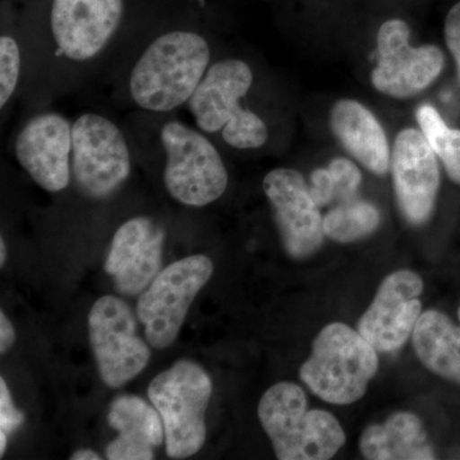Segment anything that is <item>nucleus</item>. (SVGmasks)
I'll return each instance as SVG.
<instances>
[{
    "label": "nucleus",
    "mask_w": 460,
    "mask_h": 460,
    "mask_svg": "<svg viewBox=\"0 0 460 460\" xmlns=\"http://www.w3.org/2000/svg\"><path fill=\"white\" fill-rule=\"evenodd\" d=\"M377 350L361 332L334 323L314 339L313 354L299 377L308 389L332 404H352L366 394L378 368Z\"/></svg>",
    "instance_id": "obj_3"
},
{
    "label": "nucleus",
    "mask_w": 460,
    "mask_h": 460,
    "mask_svg": "<svg viewBox=\"0 0 460 460\" xmlns=\"http://www.w3.org/2000/svg\"><path fill=\"white\" fill-rule=\"evenodd\" d=\"M5 257H7V247H5L4 239H0V265H4Z\"/></svg>",
    "instance_id": "obj_31"
},
{
    "label": "nucleus",
    "mask_w": 460,
    "mask_h": 460,
    "mask_svg": "<svg viewBox=\"0 0 460 460\" xmlns=\"http://www.w3.org/2000/svg\"><path fill=\"white\" fill-rule=\"evenodd\" d=\"M259 419L280 460H328L345 444L339 420L329 411L308 410L296 384L271 386L260 401Z\"/></svg>",
    "instance_id": "obj_2"
},
{
    "label": "nucleus",
    "mask_w": 460,
    "mask_h": 460,
    "mask_svg": "<svg viewBox=\"0 0 460 460\" xmlns=\"http://www.w3.org/2000/svg\"><path fill=\"white\" fill-rule=\"evenodd\" d=\"M102 456L98 453L93 452L90 449H80L74 453L71 460H100Z\"/></svg>",
    "instance_id": "obj_30"
},
{
    "label": "nucleus",
    "mask_w": 460,
    "mask_h": 460,
    "mask_svg": "<svg viewBox=\"0 0 460 460\" xmlns=\"http://www.w3.org/2000/svg\"><path fill=\"white\" fill-rule=\"evenodd\" d=\"M164 242V229L150 217H132L118 228L105 261L118 292L137 296L147 289L162 269Z\"/></svg>",
    "instance_id": "obj_15"
},
{
    "label": "nucleus",
    "mask_w": 460,
    "mask_h": 460,
    "mask_svg": "<svg viewBox=\"0 0 460 460\" xmlns=\"http://www.w3.org/2000/svg\"><path fill=\"white\" fill-rule=\"evenodd\" d=\"M328 169L334 183V201L341 204L357 199V192L362 181L359 169L350 160L343 157L332 160Z\"/></svg>",
    "instance_id": "obj_25"
},
{
    "label": "nucleus",
    "mask_w": 460,
    "mask_h": 460,
    "mask_svg": "<svg viewBox=\"0 0 460 460\" xmlns=\"http://www.w3.org/2000/svg\"><path fill=\"white\" fill-rule=\"evenodd\" d=\"M262 187L288 255L305 260L316 253L325 237L323 217L304 175L295 169H274L266 174Z\"/></svg>",
    "instance_id": "obj_10"
},
{
    "label": "nucleus",
    "mask_w": 460,
    "mask_h": 460,
    "mask_svg": "<svg viewBox=\"0 0 460 460\" xmlns=\"http://www.w3.org/2000/svg\"><path fill=\"white\" fill-rule=\"evenodd\" d=\"M72 126L62 114L42 113L27 120L18 132L17 162L48 192H60L71 181Z\"/></svg>",
    "instance_id": "obj_13"
},
{
    "label": "nucleus",
    "mask_w": 460,
    "mask_h": 460,
    "mask_svg": "<svg viewBox=\"0 0 460 460\" xmlns=\"http://www.w3.org/2000/svg\"><path fill=\"white\" fill-rule=\"evenodd\" d=\"M359 447L370 460H429L435 452L419 417L398 411L383 425H371L363 431Z\"/></svg>",
    "instance_id": "obj_19"
},
{
    "label": "nucleus",
    "mask_w": 460,
    "mask_h": 460,
    "mask_svg": "<svg viewBox=\"0 0 460 460\" xmlns=\"http://www.w3.org/2000/svg\"><path fill=\"white\" fill-rule=\"evenodd\" d=\"M445 40L458 65L460 74V2L450 9L445 20Z\"/></svg>",
    "instance_id": "obj_28"
},
{
    "label": "nucleus",
    "mask_w": 460,
    "mask_h": 460,
    "mask_svg": "<svg viewBox=\"0 0 460 460\" xmlns=\"http://www.w3.org/2000/svg\"><path fill=\"white\" fill-rule=\"evenodd\" d=\"M459 320H460V308H459Z\"/></svg>",
    "instance_id": "obj_33"
},
{
    "label": "nucleus",
    "mask_w": 460,
    "mask_h": 460,
    "mask_svg": "<svg viewBox=\"0 0 460 460\" xmlns=\"http://www.w3.org/2000/svg\"><path fill=\"white\" fill-rule=\"evenodd\" d=\"M8 443V435L3 434L0 432V456H3V454L5 452V447H7Z\"/></svg>",
    "instance_id": "obj_32"
},
{
    "label": "nucleus",
    "mask_w": 460,
    "mask_h": 460,
    "mask_svg": "<svg viewBox=\"0 0 460 460\" xmlns=\"http://www.w3.org/2000/svg\"><path fill=\"white\" fill-rule=\"evenodd\" d=\"M213 272V262L208 256H189L160 271L141 293L137 316L151 347L165 349L174 343L193 299Z\"/></svg>",
    "instance_id": "obj_6"
},
{
    "label": "nucleus",
    "mask_w": 460,
    "mask_h": 460,
    "mask_svg": "<svg viewBox=\"0 0 460 460\" xmlns=\"http://www.w3.org/2000/svg\"><path fill=\"white\" fill-rule=\"evenodd\" d=\"M410 33L402 20L386 21L377 33L378 65L372 72V84L394 98L416 95L443 71V51L434 45L411 47Z\"/></svg>",
    "instance_id": "obj_9"
},
{
    "label": "nucleus",
    "mask_w": 460,
    "mask_h": 460,
    "mask_svg": "<svg viewBox=\"0 0 460 460\" xmlns=\"http://www.w3.org/2000/svg\"><path fill=\"white\" fill-rule=\"evenodd\" d=\"M131 308L122 299L104 296L89 314V338L100 377L117 389L146 367L151 352L137 335Z\"/></svg>",
    "instance_id": "obj_8"
},
{
    "label": "nucleus",
    "mask_w": 460,
    "mask_h": 460,
    "mask_svg": "<svg viewBox=\"0 0 460 460\" xmlns=\"http://www.w3.org/2000/svg\"><path fill=\"white\" fill-rule=\"evenodd\" d=\"M411 335L420 361L460 385V328L444 314L429 310L420 314Z\"/></svg>",
    "instance_id": "obj_20"
},
{
    "label": "nucleus",
    "mask_w": 460,
    "mask_h": 460,
    "mask_svg": "<svg viewBox=\"0 0 460 460\" xmlns=\"http://www.w3.org/2000/svg\"><path fill=\"white\" fill-rule=\"evenodd\" d=\"M25 422V414L14 407L11 393L4 378H0V432L7 434L16 431Z\"/></svg>",
    "instance_id": "obj_26"
},
{
    "label": "nucleus",
    "mask_w": 460,
    "mask_h": 460,
    "mask_svg": "<svg viewBox=\"0 0 460 460\" xmlns=\"http://www.w3.org/2000/svg\"><path fill=\"white\" fill-rule=\"evenodd\" d=\"M308 187H310V193L314 201L316 202L319 208L334 201V183H332L329 169H316L311 174V184Z\"/></svg>",
    "instance_id": "obj_27"
},
{
    "label": "nucleus",
    "mask_w": 460,
    "mask_h": 460,
    "mask_svg": "<svg viewBox=\"0 0 460 460\" xmlns=\"http://www.w3.org/2000/svg\"><path fill=\"white\" fill-rule=\"evenodd\" d=\"M393 183L402 217L414 226L429 219L440 186L435 151L422 132L402 129L392 155Z\"/></svg>",
    "instance_id": "obj_14"
},
{
    "label": "nucleus",
    "mask_w": 460,
    "mask_h": 460,
    "mask_svg": "<svg viewBox=\"0 0 460 460\" xmlns=\"http://www.w3.org/2000/svg\"><path fill=\"white\" fill-rule=\"evenodd\" d=\"M160 142L166 157V190L175 201L204 208L222 198L228 187V172L204 132L171 120L163 126Z\"/></svg>",
    "instance_id": "obj_5"
},
{
    "label": "nucleus",
    "mask_w": 460,
    "mask_h": 460,
    "mask_svg": "<svg viewBox=\"0 0 460 460\" xmlns=\"http://www.w3.org/2000/svg\"><path fill=\"white\" fill-rule=\"evenodd\" d=\"M380 224V213L370 202L354 199L341 202L323 217L326 237L350 243L371 235Z\"/></svg>",
    "instance_id": "obj_21"
},
{
    "label": "nucleus",
    "mask_w": 460,
    "mask_h": 460,
    "mask_svg": "<svg viewBox=\"0 0 460 460\" xmlns=\"http://www.w3.org/2000/svg\"><path fill=\"white\" fill-rule=\"evenodd\" d=\"M332 128L350 155L368 171L384 175L392 166L389 144L376 117L354 100H341L332 107Z\"/></svg>",
    "instance_id": "obj_18"
},
{
    "label": "nucleus",
    "mask_w": 460,
    "mask_h": 460,
    "mask_svg": "<svg viewBox=\"0 0 460 460\" xmlns=\"http://www.w3.org/2000/svg\"><path fill=\"white\" fill-rule=\"evenodd\" d=\"M253 83L252 69L243 60L224 59L208 66L205 77L189 102L199 131L217 133L243 114L241 99Z\"/></svg>",
    "instance_id": "obj_16"
},
{
    "label": "nucleus",
    "mask_w": 460,
    "mask_h": 460,
    "mask_svg": "<svg viewBox=\"0 0 460 460\" xmlns=\"http://www.w3.org/2000/svg\"><path fill=\"white\" fill-rule=\"evenodd\" d=\"M204 36L187 30L163 33L138 58L129 77V93L138 108L169 113L189 104L210 66Z\"/></svg>",
    "instance_id": "obj_1"
},
{
    "label": "nucleus",
    "mask_w": 460,
    "mask_h": 460,
    "mask_svg": "<svg viewBox=\"0 0 460 460\" xmlns=\"http://www.w3.org/2000/svg\"><path fill=\"white\" fill-rule=\"evenodd\" d=\"M21 75V50L12 36L0 38V108H4L17 89Z\"/></svg>",
    "instance_id": "obj_24"
},
{
    "label": "nucleus",
    "mask_w": 460,
    "mask_h": 460,
    "mask_svg": "<svg viewBox=\"0 0 460 460\" xmlns=\"http://www.w3.org/2000/svg\"><path fill=\"white\" fill-rule=\"evenodd\" d=\"M72 175L91 199H108L131 174L123 132L108 118L84 113L72 126Z\"/></svg>",
    "instance_id": "obj_7"
},
{
    "label": "nucleus",
    "mask_w": 460,
    "mask_h": 460,
    "mask_svg": "<svg viewBox=\"0 0 460 460\" xmlns=\"http://www.w3.org/2000/svg\"><path fill=\"white\" fill-rule=\"evenodd\" d=\"M224 141L238 150L260 148L269 137L268 126L261 118L246 109L243 114L233 119L222 129Z\"/></svg>",
    "instance_id": "obj_23"
},
{
    "label": "nucleus",
    "mask_w": 460,
    "mask_h": 460,
    "mask_svg": "<svg viewBox=\"0 0 460 460\" xmlns=\"http://www.w3.org/2000/svg\"><path fill=\"white\" fill-rule=\"evenodd\" d=\"M108 422L118 438L105 449L111 460H151L164 441V422L156 408L135 395L118 396L111 402Z\"/></svg>",
    "instance_id": "obj_17"
},
{
    "label": "nucleus",
    "mask_w": 460,
    "mask_h": 460,
    "mask_svg": "<svg viewBox=\"0 0 460 460\" xmlns=\"http://www.w3.org/2000/svg\"><path fill=\"white\" fill-rule=\"evenodd\" d=\"M124 0H53L50 29L58 51L72 62H89L119 29Z\"/></svg>",
    "instance_id": "obj_11"
},
{
    "label": "nucleus",
    "mask_w": 460,
    "mask_h": 460,
    "mask_svg": "<svg viewBox=\"0 0 460 460\" xmlns=\"http://www.w3.org/2000/svg\"><path fill=\"white\" fill-rule=\"evenodd\" d=\"M423 281L416 272H393L384 279L370 307L358 321V332L378 352H394L413 334L422 314L419 296Z\"/></svg>",
    "instance_id": "obj_12"
},
{
    "label": "nucleus",
    "mask_w": 460,
    "mask_h": 460,
    "mask_svg": "<svg viewBox=\"0 0 460 460\" xmlns=\"http://www.w3.org/2000/svg\"><path fill=\"white\" fill-rule=\"evenodd\" d=\"M416 115L429 146L444 163L452 181L460 184V131L449 128L431 105H420Z\"/></svg>",
    "instance_id": "obj_22"
},
{
    "label": "nucleus",
    "mask_w": 460,
    "mask_h": 460,
    "mask_svg": "<svg viewBox=\"0 0 460 460\" xmlns=\"http://www.w3.org/2000/svg\"><path fill=\"white\" fill-rule=\"evenodd\" d=\"M16 332L4 313L0 314V353L5 354L14 343Z\"/></svg>",
    "instance_id": "obj_29"
},
{
    "label": "nucleus",
    "mask_w": 460,
    "mask_h": 460,
    "mask_svg": "<svg viewBox=\"0 0 460 460\" xmlns=\"http://www.w3.org/2000/svg\"><path fill=\"white\" fill-rule=\"evenodd\" d=\"M211 393L208 372L190 361L177 362L151 381L148 398L164 422L169 458H190L205 444V411Z\"/></svg>",
    "instance_id": "obj_4"
}]
</instances>
